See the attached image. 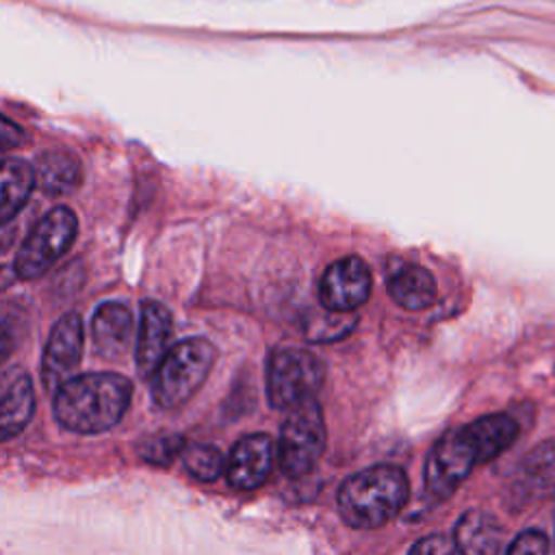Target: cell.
Segmentation results:
<instances>
[{
  "mask_svg": "<svg viewBox=\"0 0 555 555\" xmlns=\"http://www.w3.org/2000/svg\"><path fill=\"white\" fill-rule=\"evenodd\" d=\"M132 384L119 373H82L54 390L52 410L61 427L74 434H102L126 414Z\"/></svg>",
  "mask_w": 555,
  "mask_h": 555,
  "instance_id": "cell-1",
  "label": "cell"
},
{
  "mask_svg": "<svg viewBox=\"0 0 555 555\" xmlns=\"http://www.w3.org/2000/svg\"><path fill=\"white\" fill-rule=\"evenodd\" d=\"M408 477L395 464H375L347 477L336 494L338 514L353 529H377L408 503Z\"/></svg>",
  "mask_w": 555,
  "mask_h": 555,
  "instance_id": "cell-2",
  "label": "cell"
},
{
  "mask_svg": "<svg viewBox=\"0 0 555 555\" xmlns=\"http://www.w3.org/2000/svg\"><path fill=\"white\" fill-rule=\"evenodd\" d=\"M215 358V345L202 336L171 345L150 377L154 403L163 410L184 405L206 382Z\"/></svg>",
  "mask_w": 555,
  "mask_h": 555,
  "instance_id": "cell-3",
  "label": "cell"
},
{
  "mask_svg": "<svg viewBox=\"0 0 555 555\" xmlns=\"http://www.w3.org/2000/svg\"><path fill=\"white\" fill-rule=\"evenodd\" d=\"M78 219L67 206L48 210L26 234L15 258L13 273L17 280H37L46 275L74 245Z\"/></svg>",
  "mask_w": 555,
  "mask_h": 555,
  "instance_id": "cell-4",
  "label": "cell"
},
{
  "mask_svg": "<svg viewBox=\"0 0 555 555\" xmlns=\"http://www.w3.org/2000/svg\"><path fill=\"white\" fill-rule=\"evenodd\" d=\"M323 379L325 366L312 351L278 347L267 358V397L275 410H293L314 399Z\"/></svg>",
  "mask_w": 555,
  "mask_h": 555,
  "instance_id": "cell-5",
  "label": "cell"
},
{
  "mask_svg": "<svg viewBox=\"0 0 555 555\" xmlns=\"http://www.w3.org/2000/svg\"><path fill=\"white\" fill-rule=\"evenodd\" d=\"M325 421L317 399H310L288 412L280 427L278 457L288 477L308 475L325 449Z\"/></svg>",
  "mask_w": 555,
  "mask_h": 555,
  "instance_id": "cell-6",
  "label": "cell"
},
{
  "mask_svg": "<svg viewBox=\"0 0 555 555\" xmlns=\"http://www.w3.org/2000/svg\"><path fill=\"white\" fill-rule=\"evenodd\" d=\"M477 464L481 457L466 427L453 429L434 444L425 462V486L436 499H447Z\"/></svg>",
  "mask_w": 555,
  "mask_h": 555,
  "instance_id": "cell-7",
  "label": "cell"
},
{
  "mask_svg": "<svg viewBox=\"0 0 555 555\" xmlns=\"http://www.w3.org/2000/svg\"><path fill=\"white\" fill-rule=\"evenodd\" d=\"M85 347V325L78 312H65L50 330L41 356V382L54 392L63 382L74 377Z\"/></svg>",
  "mask_w": 555,
  "mask_h": 555,
  "instance_id": "cell-8",
  "label": "cell"
},
{
  "mask_svg": "<svg viewBox=\"0 0 555 555\" xmlns=\"http://www.w3.org/2000/svg\"><path fill=\"white\" fill-rule=\"evenodd\" d=\"M369 295L371 271L358 256H345L332 262L319 282V299L330 312L349 314L360 308Z\"/></svg>",
  "mask_w": 555,
  "mask_h": 555,
  "instance_id": "cell-9",
  "label": "cell"
},
{
  "mask_svg": "<svg viewBox=\"0 0 555 555\" xmlns=\"http://www.w3.org/2000/svg\"><path fill=\"white\" fill-rule=\"evenodd\" d=\"M275 442L267 434L243 436L230 451L225 460V479L236 490L260 488L273 468Z\"/></svg>",
  "mask_w": 555,
  "mask_h": 555,
  "instance_id": "cell-10",
  "label": "cell"
},
{
  "mask_svg": "<svg viewBox=\"0 0 555 555\" xmlns=\"http://www.w3.org/2000/svg\"><path fill=\"white\" fill-rule=\"evenodd\" d=\"M173 338V319L171 312L154 299H145L139 312V332L134 360L141 377L150 379L165 353L171 349Z\"/></svg>",
  "mask_w": 555,
  "mask_h": 555,
  "instance_id": "cell-11",
  "label": "cell"
},
{
  "mask_svg": "<svg viewBox=\"0 0 555 555\" xmlns=\"http://www.w3.org/2000/svg\"><path fill=\"white\" fill-rule=\"evenodd\" d=\"M35 388L22 366H9L0 373V442L24 431L35 414Z\"/></svg>",
  "mask_w": 555,
  "mask_h": 555,
  "instance_id": "cell-12",
  "label": "cell"
},
{
  "mask_svg": "<svg viewBox=\"0 0 555 555\" xmlns=\"http://www.w3.org/2000/svg\"><path fill=\"white\" fill-rule=\"evenodd\" d=\"M132 312L119 301H106L98 306L91 317V343L93 351L104 360H119L132 338Z\"/></svg>",
  "mask_w": 555,
  "mask_h": 555,
  "instance_id": "cell-13",
  "label": "cell"
},
{
  "mask_svg": "<svg viewBox=\"0 0 555 555\" xmlns=\"http://www.w3.org/2000/svg\"><path fill=\"white\" fill-rule=\"evenodd\" d=\"M503 527L483 509L464 512L453 531V544L460 555H499L503 546Z\"/></svg>",
  "mask_w": 555,
  "mask_h": 555,
  "instance_id": "cell-14",
  "label": "cell"
},
{
  "mask_svg": "<svg viewBox=\"0 0 555 555\" xmlns=\"http://www.w3.org/2000/svg\"><path fill=\"white\" fill-rule=\"evenodd\" d=\"M35 184L46 195H67L80 186L82 169L78 158L67 150H46L35 160Z\"/></svg>",
  "mask_w": 555,
  "mask_h": 555,
  "instance_id": "cell-15",
  "label": "cell"
},
{
  "mask_svg": "<svg viewBox=\"0 0 555 555\" xmlns=\"http://www.w3.org/2000/svg\"><path fill=\"white\" fill-rule=\"evenodd\" d=\"M35 189V171L22 158L0 160V228L26 206Z\"/></svg>",
  "mask_w": 555,
  "mask_h": 555,
  "instance_id": "cell-16",
  "label": "cell"
},
{
  "mask_svg": "<svg viewBox=\"0 0 555 555\" xmlns=\"http://www.w3.org/2000/svg\"><path fill=\"white\" fill-rule=\"evenodd\" d=\"M388 293L405 310H423L436 301V280L421 264H403L388 280Z\"/></svg>",
  "mask_w": 555,
  "mask_h": 555,
  "instance_id": "cell-17",
  "label": "cell"
},
{
  "mask_svg": "<svg viewBox=\"0 0 555 555\" xmlns=\"http://www.w3.org/2000/svg\"><path fill=\"white\" fill-rule=\"evenodd\" d=\"M464 427L479 451L481 464L499 457L518 436V423L509 414H486Z\"/></svg>",
  "mask_w": 555,
  "mask_h": 555,
  "instance_id": "cell-18",
  "label": "cell"
},
{
  "mask_svg": "<svg viewBox=\"0 0 555 555\" xmlns=\"http://www.w3.org/2000/svg\"><path fill=\"white\" fill-rule=\"evenodd\" d=\"M522 481L531 492H555V438L535 444L520 464Z\"/></svg>",
  "mask_w": 555,
  "mask_h": 555,
  "instance_id": "cell-19",
  "label": "cell"
},
{
  "mask_svg": "<svg viewBox=\"0 0 555 555\" xmlns=\"http://www.w3.org/2000/svg\"><path fill=\"white\" fill-rule=\"evenodd\" d=\"M182 462H184V468L199 481H215L225 468V460L221 451L215 444H206V442L184 444Z\"/></svg>",
  "mask_w": 555,
  "mask_h": 555,
  "instance_id": "cell-20",
  "label": "cell"
},
{
  "mask_svg": "<svg viewBox=\"0 0 555 555\" xmlns=\"http://www.w3.org/2000/svg\"><path fill=\"white\" fill-rule=\"evenodd\" d=\"M184 438L178 434L150 436L139 444V455L152 466H169L178 455H182Z\"/></svg>",
  "mask_w": 555,
  "mask_h": 555,
  "instance_id": "cell-21",
  "label": "cell"
},
{
  "mask_svg": "<svg viewBox=\"0 0 555 555\" xmlns=\"http://www.w3.org/2000/svg\"><path fill=\"white\" fill-rule=\"evenodd\" d=\"M26 327L24 310L9 301L0 306V364L15 351Z\"/></svg>",
  "mask_w": 555,
  "mask_h": 555,
  "instance_id": "cell-22",
  "label": "cell"
},
{
  "mask_svg": "<svg viewBox=\"0 0 555 555\" xmlns=\"http://www.w3.org/2000/svg\"><path fill=\"white\" fill-rule=\"evenodd\" d=\"M353 323H356V319L351 314H340V312L327 310V314L321 317L317 325L308 327V336L312 340H334V338L349 334Z\"/></svg>",
  "mask_w": 555,
  "mask_h": 555,
  "instance_id": "cell-23",
  "label": "cell"
},
{
  "mask_svg": "<svg viewBox=\"0 0 555 555\" xmlns=\"http://www.w3.org/2000/svg\"><path fill=\"white\" fill-rule=\"evenodd\" d=\"M507 555H551V542L542 531L527 529L514 538Z\"/></svg>",
  "mask_w": 555,
  "mask_h": 555,
  "instance_id": "cell-24",
  "label": "cell"
},
{
  "mask_svg": "<svg viewBox=\"0 0 555 555\" xmlns=\"http://www.w3.org/2000/svg\"><path fill=\"white\" fill-rule=\"evenodd\" d=\"M408 555H455L453 538L444 533H429L412 544Z\"/></svg>",
  "mask_w": 555,
  "mask_h": 555,
  "instance_id": "cell-25",
  "label": "cell"
},
{
  "mask_svg": "<svg viewBox=\"0 0 555 555\" xmlns=\"http://www.w3.org/2000/svg\"><path fill=\"white\" fill-rule=\"evenodd\" d=\"M28 143V134L22 126L11 121L9 117L0 115V150H15Z\"/></svg>",
  "mask_w": 555,
  "mask_h": 555,
  "instance_id": "cell-26",
  "label": "cell"
},
{
  "mask_svg": "<svg viewBox=\"0 0 555 555\" xmlns=\"http://www.w3.org/2000/svg\"><path fill=\"white\" fill-rule=\"evenodd\" d=\"M15 280V273H13V267H0V291L7 288L11 282Z\"/></svg>",
  "mask_w": 555,
  "mask_h": 555,
  "instance_id": "cell-27",
  "label": "cell"
}]
</instances>
